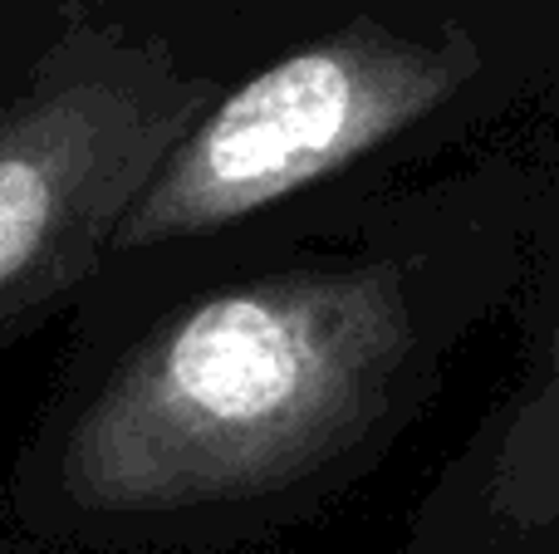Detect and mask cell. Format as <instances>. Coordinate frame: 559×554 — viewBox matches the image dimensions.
I'll use <instances>...</instances> for the list:
<instances>
[{"label":"cell","mask_w":559,"mask_h":554,"mask_svg":"<svg viewBox=\"0 0 559 554\" xmlns=\"http://www.w3.org/2000/svg\"><path fill=\"white\" fill-rule=\"evenodd\" d=\"M555 5H559V0H555Z\"/></svg>","instance_id":"3"},{"label":"cell","mask_w":559,"mask_h":554,"mask_svg":"<svg viewBox=\"0 0 559 554\" xmlns=\"http://www.w3.org/2000/svg\"><path fill=\"white\" fill-rule=\"evenodd\" d=\"M143 133L104 88H64L0 123V294L35 280L138 182Z\"/></svg>","instance_id":"2"},{"label":"cell","mask_w":559,"mask_h":554,"mask_svg":"<svg viewBox=\"0 0 559 554\" xmlns=\"http://www.w3.org/2000/svg\"><path fill=\"white\" fill-rule=\"evenodd\" d=\"M515 324V369L423 506L417 554H559V265Z\"/></svg>","instance_id":"1"}]
</instances>
